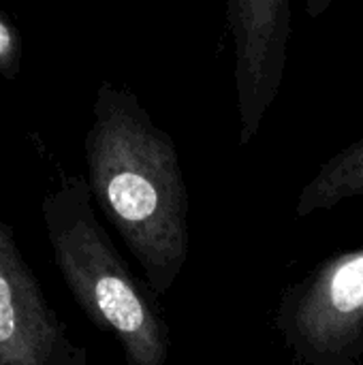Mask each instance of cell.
Wrapping results in <instances>:
<instances>
[{
  "mask_svg": "<svg viewBox=\"0 0 363 365\" xmlns=\"http://www.w3.org/2000/svg\"><path fill=\"white\" fill-rule=\"evenodd\" d=\"M92 199L141 265L150 289L165 295L188 257V192L173 139L139 98L111 81L98 86L86 135Z\"/></svg>",
  "mask_w": 363,
  "mask_h": 365,
  "instance_id": "1",
  "label": "cell"
},
{
  "mask_svg": "<svg viewBox=\"0 0 363 365\" xmlns=\"http://www.w3.org/2000/svg\"><path fill=\"white\" fill-rule=\"evenodd\" d=\"M53 263L83 314L109 331L128 365H165L169 334L92 210L88 180L71 178L43 201Z\"/></svg>",
  "mask_w": 363,
  "mask_h": 365,
  "instance_id": "2",
  "label": "cell"
},
{
  "mask_svg": "<svg viewBox=\"0 0 363 365\" xmlns=\"http://www.w3.org/2000/svg\"><path fill=\"white\" fill-rule=\"evenodd\" d=\"M233 38L240 143H250L278 98L291 41V0H225Z\"/></svg>",
  "mask_w": 363,
  "mask_h": 365,
  "instance_id": "3",
  "label": "cell"
},
{
  "mask_svg": "<svg viewBox=\"0 0 363 365\" xmlns=\"http://www.w3.org/2000/svg\"><path fill=\"white\" fill-rule=\"evenodd\" d=\"M24 261L11 227L0 218V365H83Z\"/></svg>",
  "mask_w": 363,
  "mask_h": 365,
  "instance_id": "4",
  "label": "cell"
},
{
  "mask_svg": "<svg viewBox=\"0 0 363 365\" xmlns=\"http://www.w3.org/2000/svg\"><path fill=\"white\" fill-rule=\"evenodd\" d=\"M300 342L317 355H338L363 331V248L332 259L295 308Z\"/></svg>",
  "mask_w": 363,
  "mask_h": 365,
  "instance_id": "5",
  "label": "cell"
},
{
  "mask_svg": "<svg viewBox=\"0 0 363 365\" xmlns=\"http://www.w3.org/2000/svg\"><path fill=\"white\" fill-rule=\"evenodd\" d=\"M353 197H363V137L321 165L317 175L304 186L295 212L297 216H308L332 210Z\"/></svg>",
  "mask_w": 363,
  "mask_h": 365,
  "instance_id": "6",
  "label": "cell"
},
{
  "mask_svg": "<svg viewBox=\"0 0 363 365\" xmlns=\"http://www.w3.org/2000/svg\"><path fill=\"white\" fill-rule=\"evenodd\" d=\"M24 41L13 24V19L0 11V75L4 79H15L21 68Z\"/></svg>",
  "mask_w": 363,
  "mask_h": 365,
  "instance_id": "7",
  "label": "cell"
},
{
  "mask_svg": "<svg viewBox=\"0 0 363 365\" xmlns=\"http://www.w3.org/2000/svg\"><path fill=\"white\" fill-rule=\"evenodd\" d=\"M332 4L334 0H306V13L310 17H321Z\"/></svg>",
  "mask_w": 363,
  "mask_h": 365,
  "instance_id": "8",
  "label": "cell"
}]
</instances>
